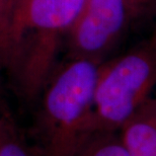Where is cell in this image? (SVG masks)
<instances>
[{
	"mask_svg": "<svg viewBox=\"0 0 156 156\" xmlns=\"http://www.w3.org/2000/svg\"><path fill=\"white\" fill-rule=\"evenodd\" d=\"M127 2L135 21L153 16L156 9V0H127Z\"/></svg>",
	"mask_w": 156,
	"mask_h": 156,
	"instance_id": "cell-9",
	"label": "cell"
},
{
	"mask_svg": "<svg viewBox=\"0 0 156 156\" xmlns=\"http://www.w3.org/2000/svg\"><path fill=\"white\" fill-rule=\"evenodd\" d=\"M1 102H2V98H1V88H0V111H2V108H3Z\"/></svg>",
	"mask_w": 156,
	"mask_h": 156,
	"instance_id": "cell-12",
	"label": "cell"
},
{
	"mask_svg": "<svg viewBox=\"0 0 156 156\" xmlns=\"http://www.w3.org/2000/svg\"><path fill=\"white\" fill-rule=\"evenodd\" d=\"M84 0H16L3 70L29 101L42 94Z\"/></svg>",
	"mask_w": 156,
	"mask_h": 156,
	"instance_id": "cell-1",
	"label": "cell"
},
{
	"mask_svg": "<svg viewBox=\"0 0 156 156\" xmlns=\"http://www.w3.org/2000/svg\"><path fill=\"white\" fill-rule=\"evenodd\" d=\"M153 17H154V20H155V24H154V29H153V32H152L151 36L149 37V40L151 41V42H152V44H153V45L155 46V48H156V9H155V11H154Z\"/></svg>",
	"mask_w": 156,
	"mask_h": 156,
	"instance_id": "cell-11",
	"label": "cell"
},
{
	"mask_svg": "<svg viewBox=\"0 0 156 156\" xmlns=\"http://www.w3.org/2000/svg\"><path fill=\"white\" fill-rule=\"evenodd\" d=\"M156 91V48L149 38L99 65L92 133H118Z\"/></svg>",
	"mask_w": 156,
	"mask_h": 156,
	"instance_id": "cell-3",
	"label": "cell"
},
{
	"mask_svg": "<svg viewBox=\"0 0 156 156\" xmlns=\"http://www.w3.org/2000/svg\"><path fill=\"white\" fill-rule=\"evenodd\" d=\"M134 21L127 0H84L65 39L68 57L101 63Z\"/></svg>",
	"mask_w": 156,
	"mask_h": 156,
	"instance_id": "cell-4",
	"label": "cell"
},
{
	"mask_svg": "<svg viewBox=\"0 0 156 156\" xmlns=\"http://www.w3.org/2000/svg\"><path fill=\"white\" fill-rule=\"evenodd\" d=\"M99 65L98 61L73 58L53 71L41 94V156H74L93 134V96Z\"/></svg>",
	"mask_w": 156,
	"mask_h": 156,
	"instance_id": "cell-2",
	"label": "cell"
},
{
	"mask_svg": "<svg viewBox=\"0 0 156 156\" xmlns=\"http://www.w3.org/2000/svg\"><path fill=\"white\" fill-rule=\"evenodd\" d=\"M74 156H129L119 133H94Z\"/></svg>",
	"mask_w": 156,
	"mask_h": 156,
	"instance_id": "cell-6",
	"label": "cell"
},
{
	"mask_svg": "<svg viewBox=\"0 0 156 156\" xmlns=\"http://www.w3.org/2000/svg\"><path fill=\"white\" fill-rule=\"evenodd\" d=\"M0 156H41L38 149H34L18 135L12 127L0 139Z\"/></svg>",
	"mask_w": 156,
	"mask_h": 156,
	"instance_id": "cell-7",
	"label": "cell"
},
{
	"mask_svg": "<svg viewBox=\"0 0 156 156\" xmlns=\"http://www.w3.org/2000/svg\"><path fill=\"white\" fill-rule=\"evenodd\" d=\"M16 0H0V71H3L8 30Z\"/></svg>",
	"mask_w": 156,
	"mask_h": 156,
	"instance_id": "cell-8",
	"label": "cell"
},
{
	"mask_svg": "<svg viewBox=\"0 0 156 156\" xmlns=\"http://www.w3.org/2000/svg\"><path fill=\"white\" fill-rule=\"evenodd\" d=\"M12 127H13V125L8 120V118L4 116V115L0 114V139H1Z\"/></svg>",
	"mask_w": 156,
	"mask_h": 156,
	"instance_id": "cell-10",
	"label": "cell"
},
{
	"mask_svg": "<svg viewBox=\"0 0 156 156\" xmlns=\"http://www.w3.org/2000/svg\"><path fill=\"white\" fill-rule=\"evenodd\" d=\"M118 133L129 156H156V91Z\"/></svg>",
	"mask_w": 156,
	"mask_h": 156,
	"instance_id": "cell-5",
	"label": "cell"
}]
</instances>
